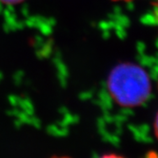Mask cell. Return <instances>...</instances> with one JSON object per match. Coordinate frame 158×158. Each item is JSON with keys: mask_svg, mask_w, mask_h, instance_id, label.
Masks as SVG:
<instances>
[{"mask_svg": "<svg viewBox=\"0 0 158 158\" xmlns=\"http://www.w3.org/2000/svg\"><path fill=\"white\" fill-rule=\"evenodd\" d=\"M100 158H126V157L119 155V154H116V153H108V154L102 155Z\"/></svg>", "mask_w": 158, "mask_h": 158, "instance_id": "4", "label": "cell"}, {"mask_svg": "<svg viewBox=\"0 0 158 158\" xmlns=\"http://www.w3.org/2000/svg\"><path fill=\"white\" fill-rule=\"evenodd\" d=\"M153 130H154V134H155V137L158 140V112L155 116L154 119V124H153Z\"/></svg>", "mask_w": 158, "mask_h": 158, "instance_id": "3", "label": "cell"}, {"mask_svg": "<svg viewBox=\"0 0 158 158\" xmlns=\"http://www.w3.org/2000/svg\"><path fill=\"white\" fill-rule=\"evenodd\" d=\"M52 158H71V157H68V156H53Z\"/></svg>", "mask_w": 158, "mask_h": 158, "instance_id": "6", "label": "cell"}, {"mask_svg": "<svg viewBox=\"0 0 158 158\" xmlns=\"http://www.w3.org/2000/svg\"><path fill=\"white\" fill-rule=\"evenodd\" d=\"M114 1H125V2H128V1H131V0H114Z\"/></svg>", "mask_w": 158, "mask_h": 158, "instance_id": "7", "label": "cell"}, {"mask_svg": "<svg viewBox=\"0 0 158 158\" xmlns=\"http://www.w3.org/2000/svg\"><path fill=\"white\" fill-rule=\"evenodd\" d=\"M25 0H0V3L5 5H16L24 2Z\"/></svg>", "mask_w": 158, "mask_h": 158, "instance_id": "2", "label": "cell"}, {"mask_svg": "<svg viewBox=\"0 0 158 158\" xmlns=\"http://www.w3.org/2000/svg\"><path fill=\"white\" fill-rule=\"evenodd\" d=\"M107 84L111 98L123 108L142 106L152 93L149 74L143 68L132 63H121L114 67Z\"/></svg>", "mask_w": 158, "mask_h": 158, "instance_id": "1", "label": "cell"}, {"mask_svg": "<svg viewBox=\"0 0 158 158\" xmlns=\"http://www.w3.org/2000/svg\"><path fill=\"white\" fill-rule=\"evenodd\" d=\"M154 15H155L156 20L158 21V0L156 1L155 6H154Z\"/></svg>", "mask_w": 158, "mask_h": 158, "instance_id": "5", "label": "cell"}]
</instances>
